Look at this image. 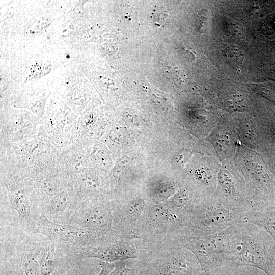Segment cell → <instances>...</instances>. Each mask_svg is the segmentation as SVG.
I'll return each instance as SVG.
<instances>
[{
    "instance_id": "cell-22",
    "label": "cell",
    "mask_w": 275,
    "mask_h": 275,
    "mask_svg": "<svg viewBox=\"0 0 275 275\" xmlns=\"http://www.w3.org/2000/svg\"><path fill=\"white\" fill-rule=\"evenodd\" d=\"M115 262L108 263L100 261L99 265L100 271L97 275H108L115 267Z\"/></svg>"
},
{
    "instance_id": "cell-18",
    "label": "cell",
    "mask_w": 275,
    "mask_h": 275,
    "mask_svg": "<svg viewBox=\"0 0 275 275\" xmlns=\"http://www.w3.org/2000/svg\"><path fill=\"white\" fill-rule=\"evenodd\" d=\"M194 175L198 183L203 186L208 187L212 184V175L204 168L197 169L195 171Z\"/></svg>"
},
{
    "instance_id": "cell-1",
    "label": "cell",
    "mask_w": 275,
    "mask_h": 275,
    "mask_svg": "<svg viewBox=\"0 0 275 275\" xmlns=\"http://www.w3.org/2000/svg\"><path fill=\"white\" fill-rule=\"evenodd\" d=\"M239 224L209 235H180L176 238L195 255L201 266L202 274H229L235 268L234 260L240 240Z\"/></svg>"
},
{
    "instance_id": "cell-7",
    "label": "cell",
    "mask_w": 275,
    "mask_h": 275,
    "mask_svg": "<svg viewBox=\"0 0 275 275\" xmlns=\"http://www.w3.org/2000/svg\"><path fill=\"white\" fill-rule=\"evenodd\" d=\"M114 204L95 203L81 211L80 227L89 236L91 245L100 244L121 238L113 225Z\"/></svg>"
},
{
    "instance_id": "cell-23",
    "label": "cell",
    "mask_w": 275,
    "mask_h": 275,
    "mask_svg": "<svg viewBox=\"0 0 275 275\" xmlns=\"http://www.w3.org/2000/svg\"><path fill=\"white\" fill-rule=\"evenodd\" d=\"M271 130L272 132L275 134V119L272 121L271 124Z\"/></svg>"
},
{
    "instance_id": "cell-21",
    "label": "cell",
    "mask_w": 275,
    "mask_h": 275,
    "mask_svg": "<svg viewBox=\"0 0 275 275\" xmlns=\"http://www.w3.org/2000/svg\"><path fill=\"white\" fill-rule=\"evenodd\" d=\"M241 129L244 138L251 143H252L254 141L255 136L253 125L248 122L244 123L241 124Z\"/></svg>"
},
{
    "instance_id": "cell-3",
    "label": "cell",
    "mask_w": 275,
    "mask_h": 275,
    "mask_svg": "<svg viewBox=\"0 0 275 275\" xmlns=\"http://www.w3.org/2000/svg\"><path fill=\"white\" fill-rule=\"evenodd\" d=\"M248 211L221 199L196 200L180 235L204 236L222 232L234 225L244 223Z\"/></svg>"
},
{
    "instance_id": "cell-13",
    "label": "cell",
    "mask_w": 275,
    "mask_h": 275,
    "mask_svg": "<svg viewBox=\"0 0 275 275\" xmlns=\"http://www.w3.org/2000/svg\"><path fill=\"white\" fill-rule=\"evenodd\" d=\"M115 263V268L108 275H136L139 259H129Z\"/></svg>"
},
{
    "instance_id": "cell-12",
    "label": "cell",
    "mask_w": 275,
    "mask_h": 275,
    "mask_svg": "<svg viewBox=\"0 0 275 275\" xmlns=\"http://www.w3.org/2000/svg\"><path fill=\"white\" fill-rule=\"evenodd\" d=\"M39 264L40 275H53L56 271L57 263L55 260L53 250L49 247L40 255Z\"/></svg>"
},
{
    "instance_id": "cell-9",
    "label": "cell",
    "mask_w": 275,
    "mask_h": 275,
    "mask_svg": "<svg viewBox=\"0 0 275 275\" xmlns=\"http://www.w3.org/2000/svg\"><path fill=\"white\" fill-rule=\"evenodd\" d=\"M37 230L52 240L73 241L84 239L90 242L89 236L84 229L69 225L56 223L44 215L38 219Z\"/></svg>"
},
{
    "instance_id": "cell-8",
    "label": "cell",
    "mask_w": 275,
    "mask_h": 275,
    "mask_svg": "<svg viewBox=\"0 0 275 275\" xmlns=\"http://www.w3.org/2000/svg\"><path fill=\"white\" fill-rule=\"evenodd\" d=\"M86 258H96L108 263L129 259H140L142 251L138 240L124 238L96 245L87 246L81 251Z\"/></svg>"
},
{
    "instance_id": "cell-2",
    "label": "cell",
    "mask_w": 275,
    "mask_h": 275,
    "mask_svg": "<svg viewBox=\"0 0 275 275\" xmlns=\"http://www.w3.org/2000/svg\"><path fill=\"white\" fill-rule=\"evenodd\" d=\"M142 255L136 275H201L195 255L175 237L158 242L140 240Z\"/></svg>"
},
{
    "instance_id": "cell-10",
    "label": "cell",
    "mask_w": 275,
    "mask_h": 275,
    "mask_svg": "<svg viewBox=\"0 0 275 275\" xmlns=\"http://www.w3.org/2000/svg\"><path fill=\"white\" fill-rule=\"evenodd\" d=\"M244 222L254 224L264 230L273 242L272 251L275 252V204L256 209H251L244 218Z\"/></svg>"
},
{
    "instance_id": "cell-6",
    "label": "cell",
    "mask_w": 275,
    "mask_h": 275,
    "mask_svg": "<svg viewBox=\"0 0 275 275\" xmlns=\"http://www.w3.org/2000/svg\"><path fill=\"white\" fill-rule=\"evenodd\" d=\"M149 202L141 196L114 204V229L119 236L133 240L140 239Z\"/></svg>"
},
{
    "instance_id": "cell-24",
    "label": "cell",
    "mask_w": 275,
    "mask_h": 275,
    "mask_svg": "<svg viewBox=\"0 0 275 275\" xmlns=\"http://www.w3.org/2000/svg\"><path fill=\"white\" fill-rule=\"evenodd\" d=\"M271 253H272L273 261H274V263H275V252L271 251Z\"/></svg>"
},
{
    "instance_id": "cell-16",
    "label": "cell",
    "mask_w": 275,
    "mask_h": 275,
    "mask_svg": "<svg viewBox=\"0 0 275 275\" xmlns=\"http://www.w3.org/2000/svg\"><path fill=\"white\" fill-rule=\"evenodd\" d=\"M214 145L218 152L223 157H228L233 151V143L228 135L222 134L217 136Z\"/></svg>"
},
{
    "instance_id": "cell-4",
    "label": "cell",
    "mask_w": 275,
    "mask_h": 275,
    "mask_svg": "<svg viewBox=\"0 0 275 275\" xmlns=\"http://www.w3.org/2000/svg\"><path fill=\"white\" fill-rule=\"evenodd\" d=\"M240 241L234 266L258 268L267 275H275V263L271 250L273 242L261 228L251 223H239Z\"/></svg>"
},
{
    "instance_id": "cell-15",
    "label": "cell",
    "mask_w": 275,
    "mask_h": 275,
    "mask_svg": "<svg viewBox=\"0 0 275 275\" xmlns=\"http://www.w3.org/2000/svg\"><path fill=\"white\" fill-rule=\"evenodd\" d=\"M69 199L63 191L56 193L51 198L49 205L50 213L57 214L64 211L68 205Z\"/></svg>"
},
{
    "instance_id": "cell-19",
    "label": "cell",
    "mask_w": 275,
    "mask_h": 275,
    "mask_svg": "<svg viewBox=\"0 0 275 275\" xmlns=\"http://www.w3.org/2000/svg\"><path fill=\"white\" fill-rule=\"evenodd\" d=\"M252 87H253V89L260 95L269 100L274 99V94L268 87L262 84L252 85Z\"/></svg>"
},
{
    "instance_id": "cell-14",
    "label": "cell",
    "mask_w": 275,
    "mask_h": 275,
    "mask_svg": "<svg viewBox=\"0 0 275 275\" xmlns=\"http://www.w3.org/2000/svg\"><path fill=\"white\" fill-rule=\"evenodd\" d=\"M80 186L87 193H96L101 187V181L98 176L91 174L81 176L79 179Z\"/></svg>"
},
{
    "instance_id": "cell-20",
    "label": "cell",
    "mask_w": 275,
    "mask_h": 275,
    "mask_svg": "<svg viewBox=\"0 0 275 275\" xmlns=\"http://www.w3.org/2000/svg\"><path fill=\"white\" fill-rule=\"evenodd\" d=\"M44 189L50 194H56L59 187V181L56 178H49L45 180L43 183Z\"/></svg>"
},
{
    "instance_id": "cell-5",
    "label": "cell",
    "mask_w": 275,
    "mask_h": 275,
    "mask_svg": "<svg viewBox=\"0 0 275 275\" xmlns=\"http://www.w3.org/2000/svg\"><path fill=\"white\" fill-rule=\"evenodd\" d=\"M185 224L164 202L150 201L146 212L140 239L158 242L180 235Z\"/></svg>"
},
{
    "instance_id": "cell-11",
    "label": "cell",
    "mask_w": 275,
    "mask_h": 275,
    "mask_svg": "<svg viewBox=\"0 0 275 275\" xmlns=\"http://www.w3.org/2000/svg\"><path fill=\"white\" fill-rule=\"evenodd\" d=\"M11 206L23 221L29 220L31 207L26 194L22 188L13 184L6 186Z\"/></svg>"
},
{
    "instance_id": "cell-25",
    "label": "cell",
    "mask_w": 275,
    "mask_h": 275,
    "mask_svg": "<svg viewBox=\"0 0 275 275\" xmlns=\"http://www.w3.org/2000/svg\"><path fill=\"white\" fill-rule=\"evenodd\" d=\"M203 275V274H202ZM224 275H229V274H224Z\"/></svg>"
},
{
    "instance_id": "cell-26",
    "label": "cell",
    "mask_w": 275,
    "mask_h": 275,
    "mask_svg": "<svg viewBox=\"0 0 275 275\" xmlns=\"http://www.w3.org/2000/svg\"><path fill=\"white\" fill-rule=\"evenodd\" d=\"M202 275V274H201Z\"/></svg>"
},
{
    "instance_id": "cell-17",
    "label": "cell",
    "mask_w": 275,
    "mask_h": 275,
    "mask_svg": "<svg viewBox=\"0 0 275 275\" xmlns=\"http://www.w3.org/2000/svg\"><path fill=\"white\" fill-rule=\"evenodd\" d=\"M224 105L229 112L241 111L245 108L244 98L239 94L227 96L224 100Z\"/></svg>"
}]
</instances>
